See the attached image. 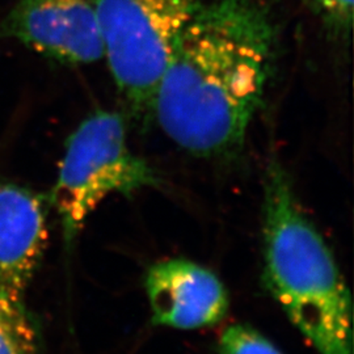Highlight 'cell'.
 Instances as JSON below:
<instances>
[{"label": "cell", "instance_id": "cell-2", "mask_svg": "<svg viewBox=\"0 0 354 354\" xmlns=\"http://www.w3.org/2000/svg\"><path fill=\"white\" fill-rule=\"evenodd\" d=\"M264 283L319 354H353L352 297L277 156L264 175Z\"/></svg>", "mask_w": 354, "mask_h": 354}, {"label": "cell", "instance_id": "cell-3", "mask_svg": "<svg viewBox=\"0 0 354 354\" xmlns=\"http://www.w3.org/2000/svg\"><path fill=\"white\" fill-rule=\"evenodd\" d=\"M159 183L151 165L131 151L122 114L105 109L89 114L66 142L51 189L50 203L64 241H75L89 215L108 196H130Z\"/></svg>", "mask_w": 354, "mask_h": 354}, {"label": "cell", "instance_id": "cell-1", "mask_svg": "<svg viewBox=\"0 0 354 354\" xmlns=\"http://www.w3.org/2000/svg\"><path fill=\"white\" fill-rule=\"evenodd\" d=\"M277 48L268 0H209L177 38L155 89L152 118L190 155H238L266 99Z\"/></svg>", "mask_w": 354, "mask_h": 354}, {"label": "cell", "instance_id": "cell-9", "mask_svg": "<svg viewBox=\"0 0 354 354\" xmlns=\"http://www.w3.org/2000/svg\"><path fill=\"white\" fill-rule=\"evenodd\" d=\"M317 19L327 37L335 42L349 41L353 28V0H301Z\"/></svg>", "mask_w": 354, "mask_h": 354}, {"label": "cell", "instance_id": "cell-10", "mask_svg": "<svg viewBox=\"0 0 354 354\" xmlns=\"http://www.w3.org/2000/svg\"><path fill=\"white\" fill-rule=\"evenodd\" d=\"M221 354H282L266 336L247 324H231L218 342Z\"/></svg>", "mask_w": 354, "mask_h": 354}, {"label": "cell", "instance_id": "cell-7", "mask_svg": "<svg viewBox=\"0 0 354 354\" xmlns=\"http://www.w3.org/2000/svg\"><path fill=\"white\" fill-rule=\"evenodd\" d=\"M46 244L42 198L33 190L0 178V289L24 298Z\"/></svg>", "mask_w": 354, "mask_h": 354}, {"label": "cell", "instance_id": "cell-5", "mask_svg": "<svg viewBox=\"0 0 354 354\" xmlns=\"http://www.w3.org/2000/svg\"><path fill=\"white\" fill-rule=\"evenodd\" d=\"M0 38L59 64H96L104 42L93 0H17L0 23Z\"/></svg>", "mask_w": 354, "mask_h": 354}, {"label": "cell", "instance_id": "cell-8", "mask_svg": "<svg viewBox=\"0 0 354 354\" xmlns=\"http://www.w3.org/2000/svg\"><path fill=\"white\" fill-rule=\"evenodd\" d=\"M0 354H39V332L24 298L1 289Z\"/></svg>", "mask_w": 354, "mask_h": 354}, {"label": "cell", "instance_id": "cell-6", "mask_svg": "<svg viewBox=\"0 0 354 354\" xmlns=\"http://www.w3.org/2000/svg\"><path fill=\"white\" fill-rule=\"evenodd\" d=\"M146 294L152 322L169 328L200 329L227 315L226 288L214 273L184 259L159 261L147 270Z\"/></svg>", "mask_w": 354, "mask_h": 354}, {"label": "cell", "instance_id": "cell-4", "mask_svg": "<svg viewBox=\"0 0 354 354\" xmlns=\"http://www.w3.org/2000/svg\"><path fill=\"white\" fill-rule=\"evenodd\" d=\"M209 0H93L104 59L133 115L151 118L152 100L183 29Z\"/></svg>", "mask_w": 354, "mask_h": 354}]
</instances>
